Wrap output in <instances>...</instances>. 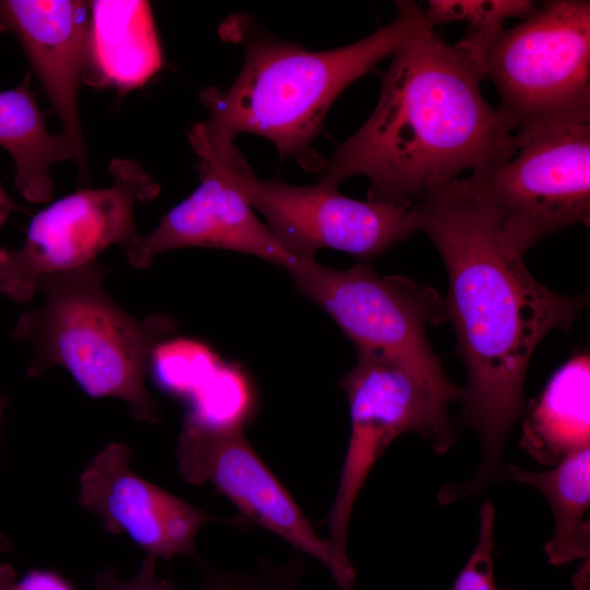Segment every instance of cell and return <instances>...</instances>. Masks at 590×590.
<instances>
[{"label":"cell","mask_w":590,"mask_h":590,"mask_svg":"<svg viewBox=\"0 0 590 590\" xmlns=\"http://www.w3.org/2000/svg\"><path fill=\"white\" fill-rule=\"evenodd\" d=\"M411 213L414 229L429 237L447 271L445 318L467 373L459 421L481 444L474 475L450 484L460 500L505 474L504 448L524 408L534 350L553 330L573 324L588 295H563L539 283L506 244L496 211L459 178L423 193Z\"/></svg>","instance_id":"cell-1"},{"label":"cell","mask_w":590,"mask_h":590,"mask_svg":"<svg viewBox=\"0 0 590 590\" xmlns=\"http://www.w3.org/2000/svg\"><path fill=\"white\" fill-rule=\"evenodd\" d=\"M378 103L321 167L337 186L367 177L369 201L413 203L426 191L509 161L515 134L483 97L471 59L424 27L391 56Z\"/></svg>","instance_id":"cell-2"},{"label":"cell","mask_w":590,"mask_h":590,"mask_svg":"<svg viewBox=\"0 0 590 590\" xmlns=\"http://www.w3.org/2000/svg\"><path fill=\"white\" fill-rule=\"evenodd\" d=\"M396 19L386 26L326 51L278 39L247 16H229L220 34L243 47L241 71L226 91L208 86L200 92L208 118L188 135L214 151L233 153L234 139L249 132L270 140L281 160L294 156L306 169L321 168L324 162L311 143L335 98L412 34L428 27L421 4L396 1Z\"/></svg>","instance_id":"cell-3"},{"label":"cell","mask_w":590,"mask_h":590,"mask_svg":"<svg viewBox=\"0 0 590 590\" xmlns=\"http://www.w3.org/2000/svg\"><path fill=\"white\" fill-rule=\"evenodd\" d=\"M107 266L47 274L36 285L40 303L22 314L11 339L30 349L28 377L66 368L93 398L125 401L134 418L157 423L161 409L145 387L151 354L177 330L167 315L131 316L104 288Z\"/></svg>","instance_id":"cell-4"},{"label":"cell","mask_w":590,"mask_h":590,"mask_svg":"<svg viewBox=\"0 0 590 590\" xmlns=\"http://www.w3.org/2000/svg\"><path fill=\"white\" fill-rule=\"evenodd\" d=\"M456 46L489 79L506 126L590 116V2L544 1L516 26L469 31Z\"/></svg>","instance_id":"cell-5"},{"label":"cell","mask_w":590,"mask_h":590,"mask_svg":"<svg viewBox=\"0 0 590 590\" xmlns=\"http://www.w3.org/2000/svg\"><path fill=\"white\" fill-rule=\"evenodd\" d=\"M350 409L351 434L340 481L328 515L326 539L344 564L347 533L355 502L378 458L405 433L417 434L437 453H446L459 432L449 405L461 389L439 384L390 359L357 353V361L341 380Z\"/></svg>","instance_id":"cell-6"},{"label":"cell","mask_w":590,"mask_h":590,"mask_svg":"<svg viewBox=\"0 0 590 590\" xmlns=\"http://www.w3.org/2000/svg\"><path fill=\"white\" fill-rule=\"evenodd\" d=\"M516 154L460 178L499 217L506 244L520 256L542 237L590 220V116L527 126Z\"/></svg>","instance_id":"cell-7"},{"label":"cell","mask_w":590,"mask_h":590,"mask_svg":"<svg viewBox=\"0 0 590 590\" xmlns=\"http://www.w3.org/2000/svg\"><path fill=\"white\" fill-rule=\"evenodd\" d=\"M296 288L322 308L367 353L448 384L432 349L427 326L446 321L444 300L432 287L400 275L381 276L365 261L337 270L303 259L287 271Z\"/></svg>","instance_id":"cell-8"},{"label":"cell","mask_w":590,"mask_h":590,"mask_svg":"<svg viewBox=\"0 0 590 590\" xmlns=\"http://www.w3.org/2000/svg\"><path fill=\"white\" fill-rule=\"evenodd\" d=\"M111 184L61 197L31 220L19 248L0 247V293L15 303L36 295L40 278L96 261L111 245H130L138 234L134 206L152 201L161 187L140 163L115 158Z\"/></svg>","instance_id":"cell-9"},{"label":"cell","mask_w":590,"mask_h":590,"mask_svg":"<svg viewBox=\"0 0 590 590\" xmlns=\"http://www.w3.org/2000/svg\"><path fill=\"white\" fill-rule=\"evenodd\" d=\"M192 150L264 216L280 245L297 259H314L316 251L330 248L366 262L415 231L412 203L359 201L321 181L260 180L240 154L222 157L200 145Z\"/></svg>","instance_id":"cell-10"},{"label":"cell","mask_w":590,"mask_h":590,"mask_svg":"<svg viewBox=\"0 0 590 590\" xmlns=\"http://www.w3.org/2000/svg\"><path fill=\"white\" fill-rule=\"evenodd\" d=\"M179 473L190 484H212L249 523L275 533L322 564L340 590H353L356 571L318 535L287 489L260 459L243 430L209 432L184 421L177 440Z\"/></svg>","instance_id":"cell-11"},{"label":"cell","mask_w":590,"mask_h":590,"mask_svg":"<svg viewBox=\"0 0 590 590\" xmlns=\"http://www.w3.org/2000/svg\"><path fill=\"white\" fill-rule=\"evenodd\" d=\"M131 457L128 445L108 444L80 476L79 504L102 520L107 533H126L156 559L188 555L200 562L194 541L204 524L249 523L243 517L212 516L146 481L132 470Z\"/></svg>","instance_id":"cell-12"},{"label":"cell","mask_w":590,"mask_h":590,"mask_svg":"<svg viewBox=\"0 0 590 590\" xmlns=\"http://www.w3.org/2000/svg\"><path fill=\"white\" fill-rule=\"evenodd\" d=\"M90 4L78 0H0V32L19 39L68 139L80 181L87 150L79 115L86 67Z\"/></svg>","instance_id":"cell-13"},{"label":"cell","mask_w":590,"mask_h":590,"mask_svg":"<svg viewBox=\"0 0 590 590\" xmlns=\"http://www.w3.org/2000/svg\"><path fill=\"white\" fill-rule=\"evenodd\" d=\"M200 184L162 216L145 236L122 248L132 267L146 269L161 253L185 247H208L252 255L286 271L302 259L288 253L251 206L206 158L198 157Z\"/></svg>","instance_id":"cell-14"},{"label":"cell","mask_w":590,"mask_h":590,"mask_svg":"<svg viewBox=\"0 0 590 590\" xmlns=\"http://www.w3.org/2000/svg\"><path fill=\"white\" fill-rule=\"evenodd\" d=\"M88 35L83 82L130 91L163 66V54L148 1L88 2Z\"/></svg>","instance_id":"cell-15"},{"label":"cell","mask_w":590,"mask_h":590,"mask_svg":"<svg viewBox=\"0 0 590 590\" xmlns=\"http://www.w3.org/2000/svg\"><path fill=\"white\" fill-rule=\"evenodd\" d=\"M519 447L536 463L554 467L590 447V355L576 351L524 403Z\"/></svg>","instance_id":"cell-16"},{"label":"cell","mask_w":590,"mask_h":590,"mask_svg":"<svg viewBox=\"0 0 590 590\" xmlns=\"http://www.w3.org/2000/svg\"><path fill=\"white\" fill-rule=\"evenodd\" d=\"M0 146L14 163V185L32 203H46L55 190L51 167L73 160L62 132L50 133L27 73L20 84L0 92Z\"/></svg>","instance_id":"cell-17"},{"label":"cell","mask_w":590,"mask_h":590,"mask_svg":"<svg viewBox=\"0 0 590 590\" xmlns=\"http://www.w3.org/2000/svg\"><path fill=\"white\" fill-rule=\"evenodd\" d=\"M505 473L515 482L535 487L550 504L554 529L543 546L548 564L563 566L589 559L590 522L586 514L590 506V447L548 470L531 471L508 464Z\"/></svg>","instance_id":"cell-18"},{"label":"cell","mask_w":590,"mask_h":590,"mask_svg":"<svg viewBox=\"0 0 590 590\" xmlns=\"http://www.w3.org/2000/svg\"><path fill=\"white\" fill-rule=\"evenodd\" d=\"M185 422L209 432L243 430L251 416L255 397L251 384L235 364L217 366L189 398Z\"/></svg>","instance_id":"cell-19"},{"label":"cell","mask_w":590,"mask_h":590,"mask_svg":"<svg viewBox=\"0 0 590 590\" xmlns=\"http://www.w3.org/2000/svg\"><path fill=\"white\" fill-rule=\"evenodd\" d=\"M221 362L219 355L200 341L169 338L153 350L149 370L165 392L189 399Z\"/></svg>","instance_id":"cell-20"},{"label":"cell","mask_w":590,"mask_h":590,"mask_svg":"<svg viewBox=\"0 0 590 590\" xmlns=\"http://www.w3.org/2000/svg\"><path fill=\"white\" fill-rule=\"evenodd\" d=\"M538 7L530 0H430L423 13L430 28L462 21L470 24L469 31L493 32L503 28L507 19L529 17Z\"/></svg>","instance_id":"cell-21"},{"label":"cell","mask_w":590,"mask_h":590,"mask_svg":"<svg viewBox=\"0 0 590 590\" xmlns=\"http://www.w3.org/2000/svg\"><path fill=\"white\" fill-rule=\"evenodd\" d=\"M203 590H302L303 576L300 560L283 566L261 565L253 573H234L211 568L199 563Z\"/></svg>","instance_id":"cell-22"},{"label":"cell","mask_w":590,"mask_h":590,"mask_svg":"<svg viewBox=\"0 0 590 590\" xmlns=\"http://www.w3.org/2000/svg\"><path fill=\"white\" fill-rule=\"evenodd\" d=\"M480 531L476 545L458 574L450 590H515L499 589L493 566L495 509L484 502L479 511Z\"/></svg>","instance_id":"cell-23"},{"label":"cell","mask_w":590,"mask_h":590,"mask_svg":"<svg viewBox=\"0 0 590 590\" xmlns=\"http://www.w3.org/2000/svg\"><path fill=\"white\" fill-rule=\"evenodd\" d=\"M156 558L146 555L139 571L129 579H121L116 569L107 568L95 577V590H187L168 579L158 578ZM196 590H203L199 588Z\"/></svg>","instance_id":"cell-24"},{"label":"cell","mask_w":590,"mask_h":590,"mask_svg":"<svg viewBox=\"0 0 590 590\" xmlns=\"http://www.w3.org/2000/svg\"><path fill=\"white\" fill-rule=\"evenodd\" d=\"M0 590H75V588L52 570L34 569L19 579L11 565L0 564Z\"/></svg>","instance_id":"cell-25"},{"label":"cell","mask_w":590,"mask_h":590,"mask_svg":"<svg viewBox=\"0 0 590 590\" xmlns=\"http://www.w3.org/2000/svg\"><path fill=\"white\" fill-rule=\"evenodd\" d=\"M15 210H20V208L17 206V204H15L11 200L9 194L0 185V226L7 221L10 214Z\"/></svg>","instance_id":"cell-26"},{"label":"cell","mask_w":590,"mask_h":590,"mask_svg":"<svg viewBox=\"0 0 590 590\" xmlns=\"http://www.w3.org/2000/svg\"><path fill=\"white\" fill-rule=\"evenodd\" d=\"M589 559H585L582 567L574 575L575 590H589Z\"/></svg>","instance_id":"cell-27"},{"label":"cell","mask_w":590,"mask_h":590,"mask_svg":"<svg viewBox=\"0 0 590 590\" xmlns=\"http://www.w3.org/2000/svg\"><path fill=\"white\" fill-rule=\"evenodd\" d=\"M11 548L10 540L0 532V552H7Z\"/></svg>","instance_id":"cell-28"},{"label":"cell","mask_w":590,"mask_h":590,"mask_svg":"<svg viewBox=\"0 0 590 590\" xmlns=\"http://www.w3.org/2000/svg\"><path fill=\"white\" fill-rule=\"evenodd\" d=\"M7 403H8L7 394L4 393L0 394V427H1L2 415L5 410Z\"/></svg>","instance_id":"cell-29"}]
</instances>
